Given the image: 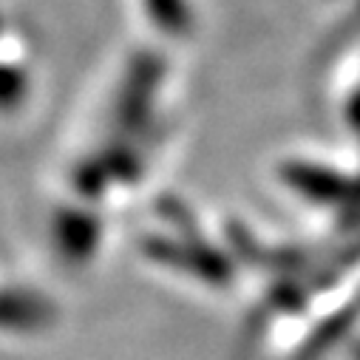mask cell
I'll return each instance as SVG.
<instances>
[{
  "instance_id": "1",
  "label": "cell",
  "mask_w": 360,
  "mask_h": 360,
  "mask_svg": "<svg viewBox=\"0 0 360 360\" xmlns=\"http://www.w3.org/2000/svg\"><path fill=\"white\" fill-rule=\"evenodd\" d=\"M165 74L167 63L159 51H136L128 60L114 100L111 139L74 170V185L82 196H100L111 182L136 185L142 179Z\"/></svg>"
},
{
  "instance_id": "6",
  "label": "cell",
  "mask_w": 360,
  "mask_h": 360,
  "mask_svg": "<svg viewBox=\"0 0 360 360\" xmlns=\"http://www.w3.org/2000/svg\"><path fill=\"white\" fill-rule=\"evenodd\" d=\"M343 114H346V125L352 128L354 139H360V85H354V91L349 94Z\"/></svg>"
},
{
  "instance_id": "2",
  "label": "cell",
  "mask_w": 360,
  "mask_h": 360,
  "mask_svg": "<svg viewBox=\"0 0 360 360\" xmlns=\"http://www.w3.org/2000/svg\"><path fill=\"white\" fill-rule=\"evenodd\" d=\"M278 179L312 205L360 210V176L340 173L321 162L287 159L278 167Z\"/></svg>"
},
{
  "instance_id": "5",
  "label": "cell",
  "mask_w": 360,
  "mask_h": 360,
  "mask_svg": "<svg viewBox=\"0 0 360 360\" xmlns=\"http://www.w3.org/2000/svg\"><path fill=\"white\" fill-rule=\"evenodd\" d=\"M145 15L165 37H185L193 29V9L188 0H142Z\"/></svg>"
},
{
  "instance_id": "3",
  "label": "cell",
  "mask_w": 360,
  "mask_h": 360,
  "mask_svg": "<svg viewBox=\"0 0 360 360\" xmlns=\"http://www.w3.org/2000/svg\"><path fill=\"white\" fill-rule=\"evenodd\" d=\"M145 252L153 261L176 266L179 273H188L207 284H227L233 278V264L227 261V255L210 247L207 241L196 238V233H188L185 238L150 236L145 241Z\"/></svg>"
},
{
  "instance_id": "4",
  "label": "cell",
  "mask_w": 360,
  "mask_h": 360,
  "mask_svg": "<svg viewBox=\"0 0 360 360\" xmlns=\"http://www.w3.org/2000/svg\"><path fill=\"white\" fill-rule=\"evenodd\" d=\"M57 233H60V244L71 255L85 258L97 250L100 221H97V216L85 213V210H63L60 221H57Z\"/></svg>"
}]
</instances>
